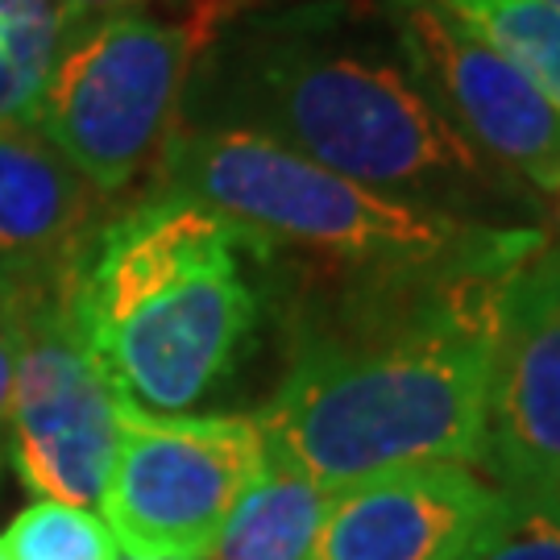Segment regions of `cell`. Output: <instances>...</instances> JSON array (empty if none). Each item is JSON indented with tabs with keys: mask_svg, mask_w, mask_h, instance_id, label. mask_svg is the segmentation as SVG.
<instances>
[{
	"mask_svg": "<svg viewBox=\"0 0 560 560\" xmlns=\"http://www.w3.org/2000/svg\"><path fill=\"white\" fill-rule=\"evenodd\" d=\"M544 4H552V9H557V13H560V0H544Z\"/></svg>",
	"mask_w": 560,
	"mask_h": 560,
	"instance_id": "obj_20",
	"label": "cell"
},
{
	"mask_svg": "<svg viewBox=\"0 0 560 560\" xmlns=\"http://www.w3.org/2000/svg\"><path fill=\"white\" fill-rule=\"evenodd\" d=\"M332 494L266 457L258 481L224 520L208 560H312Z\"/></svg>",
	"mask_w": 560,
	"mask_h": 560,
	"instance_id": "obj_12",
	"label": "cell"
},
{
	"mask_svg": "<svg viewBox=\"0 0 560 560\" xmlns=\"http://www.w3.org/2000/svg\"><path fill=\"white\" fill-rule=\"evenodd\" d=\"M245 254L261 261L254 245L217 249L80 332L120 399L183 416L229 378L258 320V295L241 275Z\"/></svg>",
	"mask_w": 560,
	"mask_h": 560,
	"instance_id": "obj_7",
	"label": "cell"
},
{
	"mask_svg": "<svg viewBox=\"0 0 560 560\" xmlns=\"http://www.w3.org/2000/svg\"><path fill=\"white\" fill-rule=\"evenodd\" d=\"M560 113V13L544 0H444Z\"/></svg>",
	"mask_w": 560,
	"mask_h": 560,
	"instance_id": "obj_13",
	"label": "cell"
},
{
	"mask_svg": "<svg viewBox=\"0 0 560 560\" xmlns=\"http://www.w3.org/2000/svg\"><path fill=\"white\" fill-rule=\"evenodd\" d=\"M117 560H145V557H125V552H120V557Z\"/></svg>",
	"mask_w": 560,
	"mask_h": 560,
	"instance_id": "obj_21",
	"label": "cell"
},
{
	"mask_svg": "<svg viewBox=\"0 0 560 560\" xmlns=\"http://www.w3.org/2000/svg\"><path fill=\"white\" fill-rule=\"evenodd\" d=\"M544 249L536 229L486 224L428 261L349 275V324L303 345L258 416L266 457L324 486L469 465L486 448V395L506 282Z\"/></svg>",
	"mask_w": 560,
	"mask_h": 560,
	"instance_id": "obj_1",
	"label": "cell"
},
{
	"mask_svg": "<svg viewBox=\"0 0 560 560\" xmlns=\"http://www.w3.org/2000/svg\"><path fill=\"white\" fill-rule=\"evenodd\" d=\"M261 469L258 416H154L120 399L104 523L125 557L208 560Z\"/></svg>",
	"mask_w": 560,
	"mask_h": 560,
	"instance_id": "obj_5",
	"label": "cell"
},
{
	"mask_svg": "<svg viewBox=\"0 0 560 560\" xmlns=\"http://www.w3.org/2000/svg\"><path fill=\"white\" fill-rule=\"evenodd\" d=\"M502 506L465 465H420L337 490L312 560H460Z\"/></svg>",
	"mask_w": 560,
	"mask_h": 560,
	"instance_id": "obj_10",
	"label": "cell"
},
{
	"mask_svg": "<svg viewBox=\"0 0 560 560\" xmlns=\"http://www.w3.org/2000/svg\"><path fill=\"white\" fill-rule=\"evenodd\" d=\"M0 560H13V557H9V552H4V544H0Z\"/></svg>",
	"mask_w": 560,
	"mask_h": 560,
	"instance_id": "obj_19",
	"label": "cell"
},
{
	"mask_svg": "<svg viewBox=\"0 0 560 560\" xmlns=\"http://www.w3.org/2000/svg\"><path fill=\"white\" fill-rule=\"evenodd\" d=\"M399 46L444 120L515 183L557 191L560 113L444 0H382Z\"/></svg>",
	"mask_w": 560,
	"mask_h": 560,
	"instance_id": "obj_8",
	"label": "cell"
},
{
	"mask_svg": "<svg viewBox=\"0 0 560 560\" xmlns=\"http://www.w3.org/2000/svg\"><path fill=\"white\" fill-rule=\"evenodd\" d=\"M0 544L13 560H117V540L101 515L50 499L25 506Z\"/></svg>",
	"mask_w": 560,
	"mask_h": 560,
	"instance_id": "obj_15",
	"label": "cell"
},
{
	"mask_svg": "<svg viewBox=\"0 0 560 560\" xmlns=\"http://www.w3.org/2000/svg\"><path fill=\"white\" fill-rule=\"evenodd\" d=\"M62 13V30H80L88 21L113 18V13H129L141 0H55Z\"/></svg>",
	"mask_w": 560,
	"mask_h": 560,
	"instance_id": "obj_18",
	"label": "cell"
},
{
	"mask_svg": "<svg viewBox=\"0 0 560 560\" xmlns=\"http://www.w3.org/2000/svg\"><path fill=\"white\" fill-rule=\"evenodd\" d=\"M552 196H557V203H560V183H557V191H552Z\"/></svg>",
	"mask_w": 560,
	"mask_h": 560,
	"instance_id": "obj_22",
	"label": "cell"
},
{
	"mask_svg": "<svg viewBox=\"0 0 560 560\" xmlns=\"http://www.w3.org/2000/svg\"><path fill=\"white\" fill-rule=\"evenodd\" d=\"M62 34L55 0H0V125L34 120Z\"/></svg>",
	"mask_w": 560,
	"mask_h": 560,
	"instance_id": "obj_14",
	"label": "cell"
},
{
	"mask_svg": "<svg viewBox=\"0 0 560 560\" xmlns=\"http://www.w3.org/2000/svg\"><path fill=\"white\" fill-rule=\"evenodd\" d=\"M71 287H0L18 337L9 423L21 481L50 502L92 506L113 478L120 395L83 345Z\"/></svg>",
	"mask_w": 560,
	"mask_h": 560,
	"instance_id": "obj_6",
	"label": "cell"
},
{
	"mask_svg": "<svg viewBox=\"0 0 560 560\" xmlns=\"http://www.w3.org/2000/svg\"><path fill=\"white\" fill-rule=\"evenodd\" d=\"M13 378H18V337H13L9 303H4V295H0V428L9 423V407H13Z\"/></svg>",
	"mask_w": 560,
	"mask_h": 560,
	"instance_id": "obj_17",
	"label": "cell"
},
{
	"mask_svg": "<svg viewBox=\"0 0 560 560\" xmlns=\"http://www.w3.org/2000/svg\"><path fill=\"white\" fill-rule=\"evenodd\" d=\"M460 560H560V494H502Z\"/></svg>",
	"mask_w": 560,
	"mask_h": 560,
	"instance_id": "obj_16",
	"label": "cell"
},
{
	"mask_svg": "<svg viewBox=\"0 0 560 560\" xmlns=\"http://www.w3.org/2000/svg\"><path fill=\"white\" fill-rule=\"evenodd\" d=\"M241 4H254V0H241Z\"/></svg>",
	"mask_w": 560,
	"mask_h": 560,
	"instance_id": "obj_23",
	"label": "cell"
},
{
	"mask_svg": "<svg viewBox=\"0 0 560 560\" xmlns=\"http://www.w3.org/2000/svg\"><path fill=\"white\" fill-rule=\"evenodd\" d=\"M481 460L502 494H560V249L548 245L502 291Z\"/></svg>",
	"mask_w": 560,
	"mask_h": 560,
	"instance_id": "obj_9",
	"label": "cell"
},
{
	"mask_svg": "<svg viewBox=\"0 0 560 560\" xmlns=\"http://www.w3.org/2000/svg\"><path fill=\"white\" fill-rule=\"evenodd\" d=\"M203 59L191 125L249 129L361 187L457 217L520 191L423 92L386 9L312 0L233 21Z\"/></svg>",
	"mask_w": 560,
	"mask_h": 560,
	"instance_id": "obj_2",
	"label": "cell"
},
{
	"mask_svg": "<svg viewBox=\"0 0 560 560\" xmlns=\"http://www.w3.org/2000/svg\"><path fill=\"white\" fill-rule=\"evenodd\" d=\"M154 196L203 203L249 229L270 258L300 249L320 270L444 258L486 229L457 212L361 187L261 133L191 120H179L162 150Z\"/></svg>",
	"mask_w": 560,
	"mask_h": 560,
	"instance_id": "obj_3",
	"label": "cell"
},
{
	"mask_svg": "<svg viewBox=\"0 0 560 560\" xmlns=\"http://www.w3.org/2000/svg\"><path fill=\"white\" fill-rule=\"evenodd\" d=\"M101 191L30 120L0 125V287L75 282Z\"/></svg>",
	"mask_w": 560,
	"mask_h": 560,
	"instance_id": "obj_11",
	"label": "cell"
},
{
	"mask_svg": "<svg viewBox=\"0 0 560 560\" xmlns=\"http://www.w3.org/2000/svg\"><path fill=\"white\" fill-rule=\"evenodd\" d=\"M237 9L241 0H187L179 18L113 13L67 30L30 125L96 191H125L159 166L191 75Z\"/></svg>",
	"mask_w": 560,
	"mask_h": 560,
	"instance_id": "obj_4",
	"label": "cell"
}]
</instances>
